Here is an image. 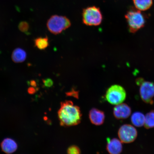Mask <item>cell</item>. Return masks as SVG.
Returning <instances> with one entry per match:
<instances>
[{"mask_svg":"<svg viewBox=\"0 0 154 154\" xmlns=\"http://www.w3.org/2000/svg\"><path fill=\"white\" fill-rule=\"evenodd\" d=\"M130 31L132 33L137 32L145 24V20L140 11L131 10L125 15Z\"/></svg>","mask_w":154,"mask_h":154,"instance_id":"4","label":"cell"},{"mask_svg":"<svg viewBox=\"0 0 154 154\" xmlns=\"http://www.w3.org/2000/svg\"><path fill=\"white\" fill-rule=\"evenodd\" d=\"M131 113V107L126 103H121L116 105L113 109L115 118L118 120L128 118Z\"/></svg>","mask_w":154,"mask_h":154,"instance_id":"8","label":"cell"},{"mask_svg":"<svg viewBox=\"0 0 154 154\" xmlns=\"http://www.w3.org/2000/svg\"><path fill=\"white\" fill-rule=\"evenodd\" d=\"M44 85L47 87H51L53 86V80L50 79H47L43 80Z\"/></svg>","mask_w":154,"mask_h":154,"instance_id":"19","label":"cell"},{"mask_svg":"<svg viewBox=\"0 0 154 154\" xmlns=\"http://www.w3.org/2000/svg\"><path fill=\"white\" fill-rule=\"evenodd\" d=\"M67 153L70 154H79L80 153L81 151L78 146L73 145L70 146L67 149Z\"/></svg>","mask_w":154,"mask_h":154,"instance_id":"18","label":"cell"},{"mask_svg":"<svg viewBox=\"0 0 154 154\" xmlns=\"http://www.w3.org/2000/svg\"><path fill=\"white\" fill-rule=\"evenodd\" d=\"M145 117L143 113L140 112H136L132 115L131 121L133 125L137 127H141L144 126Z\"/></svg>","mask_w":154,"mask_h":154,"instance_id":"13","label":"cell"},{"mask_svg":"<svg viewBox=\"0 0 154 154\" xmlns=\"http://www.w3.org/2000/svg\"><path fill=\"white\" fill-rule=\"evenodd\" d=\"M2 151L7 154L14 153L18 148V145L14 140L11 138H5L1 143Z\"/></svg>","mask_w":154,"mask_h":154,"instance_id":"11","label":"cell"},{"mask_svg":"<svg viewBox=\"0 0 154 154\" xmlns=\"http://www.w3.org/2000/svg\"><path fill=\"white\" fill-rule=\"evenodd\" d=\"M118 136L123 143H130L134 142L137 137V131L132 125L125 124L119 129Z\"/></svg>","mask_w":154,"mask_h":154,"instance_id":"7","label":"cell"},{"mask_svg":"<svg viewBox=\"0 0 154 154\" xmlns=\"http://www.w3.org/2000/svg\"><path fill=\"white\" fill-rule=\"evenodd\" d=\"M82 15L83 22L86 26H99L103 20V15L100 9L94 6L84 9Z\"/></svg>","mask_w":154,"mask_h":154,"instance_id":"3","label":"cell"},{"mask_svg":"<svg viewBox=\"0 0 154 154\" xmlns=\"http://www.w3.org/2000/svg\"><path fill=\"white\" fill-rule=\"evenodd\" d=\"M18 27L21 32L26 33L28 32L29 29V25L27 22L22 21L19 23Z\"/></svg>","mask_w":154,"mask_h":154,"instance_id":"17","label":"cell"},{"mask_svg":"<svg viewBox=\"0 0 154 154\" xmlns=\"http://www.w3.org/2000/svg\"><path fill=\"white\" fill-rule=\"evenodd\" d=\"M82 113L80 108L75 105L72 101H65L61 103L58 111V116L61 126H75L80 122Z\"/></svg>","mask_w":154,"mask_h":154,"instance_id":"1","label":"cell"},{"mask_svg":"<svg viewBox=\"0 0 154 154\" xmlns=\"http://www.w3.org/2000/svg\"><path fill=\"white\" fill-rule=\"evenodd\" d=\"M144 128L147 129L154 128V110L150 111L145 116Z\"/></svg>","mask_w":154,"mask_h":154,"instance_id":"16","label":"cell"},{"mask_svg":"<svg viewBox=\"0 0 154 154\" xmlns=\"http://www.w3.org/2000/svg\"><path fill=\"white\" fill-rule=\"evenodd\" d=\"M36 90L33 87H30L28 89V93L30 94H33L35 93Z\"/></svg>","mask_w":154,"mask_h":154,"instance_id":"20","label":"cell"},{"mask_svg":"<svg viewBox=\"0 0 154 154\" xmlns=\"http://www.w3.org/2000/svg\"><path fill=\"white\" fill-rule=\"evenodd\" d=\"M34 45L40 50L45 49L49 45V39L47 37L38 38L34 40Z\"/></svg>","mask_w":154,"mask_h":154,"instance_id":"15","label":"cell"},{"mask_svg":"<svg viewBox=\"0 0 154 154\" xmlns=\"http://www.w3.org/2000/svg\"><path fill=\"white\" fill-rule=\"evenodd\" d=\"M89 117L92 124L100 126L104 122L105 115L103 112L95 108L92 109L90 111Z\"/></svg>","mask_w":154,"mask_h":154,"instance_id":"10","label":"cell"},{"mask_svg":"<svg viewBox=\"0 0 154 154\" xmlns=\"http://www.w3.org/2000/svg\"><path fill=\"white\" fill-rule=\"evenodd\" d=\"M27 57L26 51L20 48L14 50L11 55V59L15 63H21L26 60Z\"/></svg>","mask_w":154,"mask_h":154,"instance_id":"12","label":"cell"},{"mask_svg":"<svg viewBox=\"0 0 154 154\" xmlns=\"http://www.w3.org/2000/svg\"><path fill=\"white\" fill-rule=\"evenodd\" d=\"M29 84L30 85L33 87H36V83L35 82V81L32 80L30 81L29 82Z\"/></svg>","mask_w":154,"mask_h":154,"instance_id":"21","label":"cell"},{"mask_svg":"<svg viewBox=\"0 0 154 154\" xmlns=\"http://www.w3.org/2000/svg\"><path fill=\"white\" fill-rule=\"evenodd\" d=\"M126 97V92L124 88L118 85L111 86L107 90L105 97L109 103L117 105L124 102Z\"/></svg>","mask_w":154,"mask_h":154,"instance_id":"5","label":"cell"},{"mask_svg":"<svg viewBox=\"0 0 154 154\" xmlns=\"http://www.w3.org/2000/svg\"><path fill=\"white\" fill-rule=\"evenodd\" d=\"M47 25L50 32L57 35L70 27L71 23L66 17L55 15H53L49 19Z\"/></svg>","mask_w":154,"mask_h":154,"instance_id":"2","label":"cell"},{"mask_svg":"<svg viewBox=\"0 0 154 154\" xmlns=\"http://www.w3.org/2000/svg\"><path fill=\"white\" fill-rule=\"evenodd\" d=\"M136 8L140 11L149 9L153 4V0H133Z\"/></svg>","mask_w":154,"mask_h":154,"instance_id":"14","label":"cell"},{"mask_svg":"<svg viewBox=\"0 0 154 154\" xmlns=\"http://www.w3.org/2000/svg\"><path fill=\"white\" fill-rule=\"evenodd\" d=\"M137 84L140 85V97L144 103L152 105L153 103L154 84L153 82L144 81L142 78L136 80Z\"/></svg>","mask_w":154,"mask_h":154,"instance_id":"6","label":"cell"},{"mask_svg":"<svg viewBox=\"0 0 154 154\" xmlns=\"http://www.w3.org/2000/svg\"><path fill=\"white\" fill-rule=\"evenodd\" d=\"M106 149L109 153L119 154L122 152L123 149L122 142L116 138L110 139L108 138Z\"/></svg>","mask_w":154,"mask_h":154,"instance_id":"9","label":"cell"}]
</instances>
